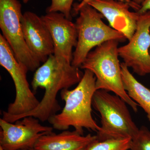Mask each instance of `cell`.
<instances>
[{
	"label": "cell",
	"instance_id": "6da1fadb",
	"mask_svg": "<svg viewBox=\"0 0 150 150\" xmlns=\"http://www.w3.org/2000/svg\"><path fill=\"white\" fill-rule=\"evenodd\" d=\"M83 75L79 68L74 67L71 63L54 54L51 55L36 70L31 82L33 91H36L38 88L45 89L44 96L38 106L19 115H10L4 111L3 119L13 123L26 116H31L42 122L48 121L61 110L56 98L59 92L79 83Z\"/></svg>",
	"mask_w": 150,
	"mask_h": 150
},
{
	"label": "cell",
	"instance_id": "7a4b0ae2",
	"mask_svg": "<svg viewBox=\"0 0 150 150\" xmlns=\"http://www.w3.org/2000/svg\"><path fill=\"white\" fill-rule=\"evenodd\" d=\"M96 78L88 70L84 73L74 89H64L61 91V98L65 102L62 112L53 115L48 121L54 129L67 130L72 126L83 135V129L98 132L100 130L92 115L93 98L96 91Z\"/></svg>",
	"mask_w": 150,
	"mask_h": 150
},
{
	"label": "cell",
	"instance_id": "3957f363",
	"mask_svg": "<svg viewBox=\"0 0 150 150\" xmlns=\"http://www.w3.org/2000/svg\"><path fill=\"white\" fill-rule=\"evenodd\" d=\"M118 43V40H110L97 46L89 53L80 68L93 73L96 78V90L112 92L137 112L139 105L130 97L123 86Z\"/></svg>",
	"mask_w": 150,
	"mask_h": 150
},
{
	"label": "cell",
	"instance_id": "277c9868",
	"mask_svg": "<svg viewBox=\"0 0 150 150\" xmlns=\"http://www.w3.org/2000/svg\"><path fill=\"white\" fill-rule=\"evenodd\" d=\"M120 97L104 90H98L94 94L92 106L99 112L100 130L97 132V139L130 138L137 135L139 128L134 123L127 106Z\"/></svg>",
	"mask_w": 150,
	"mask_h": 150
},
{
	"label": "cell",
	"instance_id": "5b68a950",
	"mask_svg": "<svg viewBox=\"0 0 150 150\" xmlns=\"http://www.w3.org/2000/svg\"><path fill=\"white\" fill-rule=\"evenodd\" d=\"M75 25L77 31V43L73 53L71 64L80 68L93 48L110 40L123 41L126 37L121 33L103 21V16L89 4L79 11Z\"/></svg>",
	"mask_w": 150,
	"mask_h": 150
},
{
	"label": "cell",
	"instance_id": "8992f818",
	"mask_svg": "<svg viewBox=\"0 0 150 150\" xmlns=\"http://www.w3.org/2000/svg\"><path fill=\"white\" fill-rule=\"evenodd\" d=\"M23 13L18 0H0V28L16 59L28 71H36L40 62L28 47L21 21Z\"/></svg>",
	"mask_w": 150,
	"mask_h": 150
},
{
	"label": "cell",
	"instance_id": "52a82bcc",
	"mask_svg": "<svg viewBox=\"0 0 150 150\" xmlns=\"http://www.w3.org/2000/svg\"><path fill=\"white\" fill-rule=\"evenodd\" d=\"M0 64L11 75L15 87L14 101L9 105L6 112L10 115H19L36 108L40 101L31 90L28 81V70L18 62L9 45L1 33Z\"/></svg>",
	"mask_w": 150,
	"mask_h": 150
},
{
	"label": "cell",
	"instance_id": "ba28073f",
	"mask_svg": "<svg viewBox=\"0 0 150 150\" xmlns=\"http://www.w3.org/2000/svg\"><path fill=\"white\" fill-rule=\"evenodd\" d=\"M39 120L28 116L12 123L0 119V147L4 150L34 149L40 137L53 131V127L40 124Z\"/></svg>",
	"mask_w": 150,
	"mask_h": 150
},
{
	"label": "cell",
	"instance_id": "9c48e42d",
	"mask_svg": "<svg viewBox=\"0 0 150 150\" xmlns=\"http://www.w3.org/2000/svg\"><path fill=\"white\" fill-rule=\"evenodd\" d=\"M150 11L140 14L136 31L128 43L118 47L119 56L139 76L150 74Z\"/></svg>",
	"mask_w": 150,
	"mask_h": 150
},
{
	"label": "cell",
	"instance_id": "30bf717a",
	"mask_svg": "<svg viewBox=\"0 0 150 150\" xmlns=\"http://www.w3.org/2000/svg\"><path fill=\"white\" fill-rule=\"evenodd\" d=\"M50 31L54 42V55L71 63L73 48L77 43L75 23L59 12L47 13L41 16Z\"/></svg>",
	"mask_w": 150,
	"mask_h": 150
},
{
	"label": "cell",
	"instance_id": "8fae6325",
	"mask_svg": "<svg viewBox=\"0 0 150 150\" xmlns=\"http://www.w3.org/2000/svg\"><path fill=\"white\" fill-rule=\"evenodd\" d=\"M21 26L28 47L40 63L54 54V42L50 31L41 16L31 11L23 15Z\"/></svg>",
	"mask_w": 150,
	"mask_h": 150
},
{
	"label": "cell",
	"instance_id": "7c38bea8",
	"mask_svg": "<svg viewBox=\"0 0 150 150\" xmlns=\"http://www.w3.org/2000/svg\"><path fill=\"white\" fill-rule=\"evenodd\" d=\"M106 19L110 27L130 40L136 31L140 14L130 11L129 4L119 0H93L88 3Z\"/></svg>",
	"mask_w": 150,
	"mask_h": 150
},
{
	"label": "cell",
	"instance_id": "4fadbf2b",
	"mask_svg": "<svg viewBox=\"0 0 150 150\" xmlns=\"http://www.w3.org/2000/svg\"><path fill=\"white\" fill-rule=\"evenodd\" d=\"M97 139L91 134L83 136L77 131H63L56 134L47 133L39 138L34 150H83L91 142Z\"/></svg>",
	"mask_w": 150,
	"mask_h": 150
},
{
	"label": "cell",
	"instance_id": "5bb4252c",
	"mask_svg": "<svg viewBox=\"0 0 150 150\" xmlns=\"http://www.w3.org/2000/svg\"><path fill=\"white\" fill-rule=\"evenodd\" d=\"M121 68L125 90L131 99L143 108L150 122V89L134 77L123 62L121 63Z\"/></svg>",
	"mask_w": 150,
	"mask_h": 150
},
{
	"label": "cell",
	"instance_id": "9a60e30c",
	"mask_svg": "<svg viewBox=\"0 0 150 150\" xmlns=\"http://www.w3.org/2000/svg\"><path fill=\"white\" fill-rule=\"evenodd\" d=\"M131 139L130 138L94 140L83 150H128L130 149Z\"/></svg>",
	"mask_w": 150,
	"mask_h": 150
},
{
	"label": "cell",
	"instance_id": "2e32d148",
	"mask_svg": "<svg viewBox=\"0 0 150 150\" xmlns=\"http://www.w3.org/2000/svg\"><path fill=\"white\" fill-rule=\"evenodd\" d=\"M131 150H150V131L142 126L136 136L131 139Z\"/></svg>",
	"mask_w": 150,
	"mask_h": 150
},
{
	"label": "cell",
	"instance_id": "e0dca14e",
	"mask_svg": "<svg viewBox=\"0 0 150 150\" xmlns=\"http://www.w3.org/2000/svg\"><path fill=\"white\" fill-rule=\"evenodd\" d=\"M75 0H51V4L46 9L47 13L59 12L71 20L73 3ZM81 1L82 0H78Z\"/></svg>",
	"mask_w": 150,
	"mask_h": 150
},
{
	"label": "cell",
	"instance_id": "ac0fdd59",
	"mask_svg": "<svg viewBox=\"0 0 150 150\" xmlns=\"http://www.w3.org/2000/svg\"><path fill=\"white\" fill-rule=\"evenodd\" d=\"M92 1H93V0H82L79 4H75L74 5V8H73L74 13L75 14L79 13V11L81 9V8H82L83 6L86 5L88 4V3ZM119 1L124 2L129 4L131 7L137 11L139 10L141 7V5L137 4L136 3L134 2L132 0H119Z\"/></svg>",
	"mask_w": 150,
	"mask_h": 150
},
{
	"label": "cell",
	"instance_id": "d6986e66",
	"mask_svg": "<svg viewBox=\"0 0 150 150\" xmlns=\"http://www.w3.org/2000/svg\"><path fill=\"white\" fill-rule=\"evenodd\" d=\"M149 11H150V0H144L141 5L139 10L137 12L140 14H142Z\"/></svg>",
	"mask_w": 150,
	"mask_h": 150
},
{
	"label": "cell",
	"instance_id": "ffe728a7",
	"mask_svg": "<svg viewBox=\"0 0 150 150\" xmlns=\"http://www.w3.org/2000/svg\"><path fill=\"white\" fill-rule=\"evenodd\" d=\"M134 2L136 3L137 4L139 5H142V3H143V2L144 1V0H132Z\"/></svg>",
	"mask_w": 150,
	"mask_h": 150
},
{
	"label": "cell",
	"instance_id": "44dd1931",
	"mask_svg": "<svg viewBox=\"0 0 150 150\" xmlns=\"http://www.w3.org/2000/svg\"><path fill=\"white\" fill-rule=\"evenodd\" d=\"M22 1L24 4H26V3H27L28 1H29L30 0H22Z\"/></svg>",
	"mask_w": 150,
	"mask_h": 150
},
{
	"label": "cell",
	"instance_id": "7402d4cb",
	"mask_svg": "<svg viewBox=\"0 0 150 150\" xmlns=\"http://www.w3.org/2000/svg\"><path fill=\"white\" fill-rule=\"evenodd\" d=\"M0 150H4L3 149H2V147H0Z\"/></svg>",
	"mask_w": 150,
	"mask_h": 150
},
{
	"label": "cell",
	"instance_id": "603a6c76",
	"mask_svg": "<svg viewBox=\"0 0 150 150\" xmlns=\"http://www.w3.org/2000/svg\"><path fill=\"white\" fill-rule=\"evenodd\" d=\"M34 150L33 149H30V150Z\"/></svg>",
	"mask_w": 150,
	"mask_h": 150
},
{
	"label": "cell",
	"instance_id": "cb8c5ba5",
	"mask_svg": "<svg viewBox=\"0 0 150 150\" xmlns=\"http://www.w3.org/2000/svg\"></svg>",
	"mask_w": 150,
	"mask_h": 150
},
{
	"label": "cell",
	"instance_id": "d4e9b609",
	"mask_svg": "<svg viewBox=\"0 0 150 150\" xmlns=\"http://www.w3.org/2000/svg\"></svg>",
	"mask_w": 150,
	"mask_h": 150
}]
</instances>
